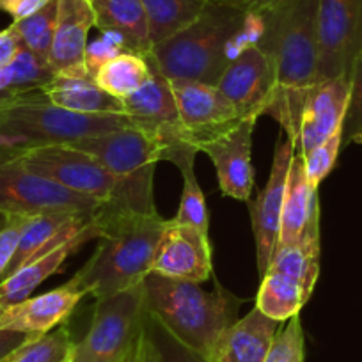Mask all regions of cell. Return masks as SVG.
<instances>
[{
    "label": "cell",
    "instance_id": "1",
    "mask_svg": "<svg viewBox=\"0 0 362 362\" xmlns=\"http://www.w3.org/2000/svg\"><path fill=\"white\" fill-rule=\"evenodd\" d=\"M257 18L256 43L276 69L270 114L297 151L298 123L308 93L318 83V0H274Z\"/></svg>",
    "mask_w": 362,
    "mask_h": 362
},
{
    "label": "cell",
    "instance_id": "2",
    "mask_svg": "<svg viewBox=\"0 0 362 362\" xmlns=\"http://www.w3.org/2000/svg\"><path fill=\"white\" fill-rule=\"evenodd\" d=\"M256 30L252 13L208 2L192 25L155 45L148 57L165 78L217 86L235 55L252 43Z\"/></svg>",
    "mask_w": 362,
    "mask_h": 362
},
{
    "label": "cell",
    "instance_id": "3",
    "mask_svg": "<svg viewBox=\"0 0 362 362\" xmlns=\"http://www.w3.org/2000/svg\"><path fill=\"white\" fill-rule=\"evenodd\" d=\"M169 222L155 214H130L102 208V235L96 252L73 279L96 300L141 284L151 272L156 249Z\"/></svg>",
    "mask_w": 362,
    "mask_h": 362
},
{
    "label": "cell",
    "instance_id": "4",
    "mask_svg": "<svg viewBox=\"0 0 362 362\" xmlns=\"http://www.w3.org/2000/svg\"><path fill=\"white\" fill-rule=\"evenodd\" d=\"M144 284L146 311L181 344L210 361L218 337L231 323L240 302L228 291L201 290L199 284L149 272Z\"/></svg>",
    "mask_w": 362,
    "mask_h": 362
},
{
    "label": "cell",
    "instance_id": "5",
    "mask_svg": "<svg viewBox=\"0 0 362 362\" xmlns=\"http://www.w3.org/2000/svg\"><path fill=\"white\" fill-rule=\"evenodd\" d=\"M127 114H80L52 103L40 89L0 96V132L13 146L71 144L130 127Z\"/></svg>",
    "mask_w": 362,
    "mask_h": 362
},
{
    "label": "cell",
    "instance_id": "6",
    "mask_svg": "<svg viewBox=\"0 0 362 362\" xmlns=\"http://www.w3.org/2000/svg\"><path fill=\"white\" fill-rule=\"evenodd\" d=\"M69 146L95 156L114 177L116 190L107 206L130 214H155L153 176L162 151L148 132L130 124Z\"/></svg>",
    "mask_w": 362,
    "mask_h": 362
},
{
    "label": "cell",
    "instance_id": "7",
    "mask_svg": "<svg viewBox=\"0 0 362 362\" xmlns=\"http://www.w3.org/2000/svg\"><path fill=\"white\" fill-rule=\"evenodd\" d=\"M318 274L320 211H316L297 242L276 249L261 277L256 308L281 323L297 316L311 298Z\"/></svg>",
    "mask_w": 362,
    "mask_h": 362
},
{
    "label": "cell",
    "instance_id": "8",
    "mask_svg": "<svg viewBox=\"0 0 362 362\" xmlns=\"http://www.w3.org/2000/svg\"><path fill=\"white\" fill-rule=\"evenodd\" d=\"M146 318L144 284L96 300L86 336L75 346L76 362H128Z\"/></svg>",
    "mask_w": 362,
    "mask_h": 362
},
{
    "label": "cell",
    "instance_id": "9",
    "mask_svg": "<svg viewBox=\"0 0 362 362\" xmlns=\"http://www.w3.org/2000/svg\"><path fill=\"white\" fill-rule=\"evenodd\" d=\"M6 151L22 165L62 189L100 203H110L116 190V181L109 170L89 153L69 144L13 146Z\"/></svg>",
    "mask_w": 362,
    "mask_h": 362
},
{
    "label": "cell",
    "instance_id": "10",
    "mask_svg": "<svg viewBox=\"0 0 362 362\" xmlns=\"http://www.w3.org/2000/svg\"><path fill=\"white\" fill-rule=\"evenodd\" d=\"M103 203L80 196L13 158L0 149V215L33 217L47 211H95Z\"/></svg>",
    "mask_w": 362,
    "mask_h": 362
},
{
    "label": "cell",
    "instance_id": "11",
    "mask_svg": "<svg viewBox=\"0 0 362 362\" xmlns=\"http://www.w3.org/2000/svg\"><path fill=\"white\" fill-rule=\"evenodd\" d=\"M362 50V0H318V82L348 76Z\"/></svg>",
    "mask_w": 362,
    "mask_h": 362
},
{
    "label": "cell",
    "instance_id": "12",
    "mask_svg": "<svg viewBox=\"0 0 362 362\" xmlns=\"http://www.w3.org/2000/svg\"><path fill=\"white\" fill-rule=\"evenodd\" d=\"M170 83L181 130L197 151L204 142L221 137L243 121L217 86L189 80H170Z\"/></svg>",
    "mask_w": 362,
    "mask_h": 362
},
{
    "label": "cell",
    "instance_id": "13",
    "mask_svg": "<svg viewBox=\"0 0 362 362\" xmlns=\"http://www.w3.org/2000/svg\"><path fill=\"white\" fill-rule=\"evenodd\" d=\"M276 69L256 43H247L229 62L217 87L242 119L268 114L276 98Z\"/></svg>",
    "mask_w": 362,
    "mask_h": 362
},
{
    "label": "cell",
    "instance_id": "14",
    "mask_svg": "<svg viewBox=\"0 0 362 362\" xmlns=\"http://www.w3.org/2000/svg\"><path fill=\"white\" fill-rule=\"evenodd\" d=\"M293 155L295 148L288 139L277 142L267 187L261 190L257 199L250 203V222H252V233L256 238L257 272L261 277L264 276V272L274 257L277 240H279L288 173H290Z\"/></svg>",
    "mask_w": 362,
    "mask_h": 362
},
{
    "label": "cell",
    "instance_id": "15",
    "mask_svg": "<svg viewBox=\"0 0 362 362\" xmlns=\"http://www.w3.org/2000/svg\"><path fill=\"white\" fill-rule=\"evenodd\" d=\"M153 274L176 281L201 284L211 276V245L208 233L170 218L151 263Z\"/></svg>",
    "mask_w": 362,
    "mask_h": 362
},
{
    "label": "cell",
    "instance_id": "16",
    "mask_svg": "<svg viewBox=\"0 0 362 362\" xmlns=\"http://www.w3.org/2000/svg\"><path fill=\"white\" fill-rule=\"evenodd\" d=\"M350 98V78L323 80L308 93L298 123L297 153L305 155L337 132H343L344 116Z\"/></svg>",
    "mask_w": 362,
    "mask_h": 362
},
{
    "label": "cell",
    "instance_id": "17",
    "mask_svg": "<svg viewBox=\"0 0 362 362\" xmlns=\"http://www.w3.org/2000/svg\"><path fill=\"white\" fill-rule=\"evenodd\" d=\"M254 127L256 119H243L238 127L199 148V153H206L217 169L222 194L233 199L249 201L252 190L254 167L250 151Z\"/></svg>",
    "mask_w": 362,
    "mask_h": 362
},
{
    "label": "cell",
    "instance_id": "18",
    "mask_svg": "<svg viewBox=\"0 0 362 362\" xmlns=\"http://www.w3.org/2000/svg\"><path fill=\"white\" fill-rule=\"evenodd\" d=\"M96 25L90 0H57V22L48 66L54 75L89 71L87 36Z\"/></svg>",
    "mask_w": 362,
    "mask_h": 362
},
{
    "label": "cell",
    "instance_id": "19",
    "mask_svg": "<svg viewBox=\"0 0 362 362\" xmlns=\"http://www.w3.org/2000/svg\"><path fill=\"white\" fill-rule=\"evenodd\" d=\"M86 291L71 277L62 286L37 297H29L6 309L0 329H13L29 334H47L57 329L75 311Z\"/></svg>",
    "mask_w": 362,
    "mask_h": 362
},
{
    "label": "cell",
    "instance_id": "20",
    "mask_svg": "<svg viewBox=\"0 0 362 362\" xmlns=\"http://www.w3.org/2000/svg\"><path fill=\"white\" fill-rule=\"evenodd\" d=\"M100 235H102V211H100V221L93 228L87 229L86 233L75 236V238L62 243V245L54 247L48 252L34 256L23 267L13 272L11 276L0 281V305L2 308H11V305L29 298L30 293L45 279H48L50 276H54L55 272L61 270L62 263L68 259L69 254L75 252L80 245H83L89 240L98 238Z\"/></svg>",
    "mask_w": 362,
    "mask_h": 362
},
{
    "label": "cell",
    "instance_id": "21",
    "mask_svg": "<svg viewBox=\"0 0 362 362\" xmlns=\"http://www.w3.org/2000/svg\"><path fill=\"white\" fill-rule=\"evenodd\" d=\"M279 325L254 308L222 332L210 362H264Z\"/></svg>",
    "mask_w": 362,
    "mask_h": 362
},
{
    "label": "cell",
    "instance_id": "22",
    "mask_svg": "<svg viewBox=\"0 0 362 362\" xmlns=\"http://www.w3.org/2000/svg\"><path fill=\"white\" fill-rule=\"evenodd\" d=\"M96 15V27L112 36L132 54L148 57L153 50L149 25L141 0H90Z\"/></svg>",
    "mask_w": 362,
    "mask_h": 362
},
{
    "label": "cell",
    "instance_id": "23",
    "mask_svg": "<svg viewBox=\"0 0 362 362\" xmlns=\"http://www.w3.org/2000/svg\"><path fill=\"white\" fill-rule=\"evenodd\" d=\"M40 90L55 105L80 114H124L123 102L96 83L90 71L54 75Z\"/></svg>",
    "mask_w": 362,
    "mask_h": 362
},
{
    "label": "cell",
    "instance_id": "24",
    "mask_svg": "<svg viewBox=\"0 0 362 362\" xmlns=\"http://www.w3.org/2000/svg\"><path fill=\"white\" fill-rule=\"evenodd\" d=\"M316 211H320L318 189L309 183L302 155L295 151L293 158H291L290 173H288L286 197H284L281 233L276 249L297 242Z\"/></svg>",
    "mask_w": 362,
    "mask_h": 362
},
{
    "label": "cell",
    "instance_id": "25",
    "mask_svg": "<svg viewBox=\"0 0 362 362\" xmlns=\"http://www.w3.org/2000/svg\"><path fill=\"white\" fill-rule=\"evenodd\" d=\"M151 69L148 59L132 52H117L116 55L96 66L95 80L114 98L124 100L148 82Z\"/></svg>",
    "mask_w": 362,
    "mask_h": 362
},
{
    "label": "cell",
    "instance_id": "26",
    "mask_svg": "<svg viewBox=\"0 0 362 362\" xmlns=\"http://www.w3.org/2000/svg\"><path fill=\"white\" fill-rule=\"evenodd\" d=\"M141 2L148 16L149 40L153 47L192 25L208 6V0H141Z\"/></svg>",
    "mask_w": 362,
    "mask_h": 362
},
{
    "label": "cell",
    "instance_id": "27",
    "mask_svg": "<svg viewBox=\"0 0 362 362\" xmlns=\"http://www.w3.org/2000/svg\"><path fill=\"white\" fill-rule=\"evenodd\" d=\"M55 22H57V0H50L45 8L27 18L13 22L11 30L18 37L20 47L47 62L50 57L52 41H54Z\"/></svg>",
    "mask_w": 362,
    "mask_h": 362
},
{
    "label": "cell",
    "instance_id": "28",
    "mask_svg": "<svg viewBox=\"0 0 362 362\" xmlns=\"http://www.w3.org/2000/svg\"><path fill=\"white\" fill-rule=\"evenodd\" d=\"M54 71L47 62L34 57L25 48H20L11 64L0 69V95H16L43 87L50 82Z\"/></svg>",
    "mask_w": 362,
    "mask_h": 362
},
{
    "label": "cell",
    "instance_id": "29",
    "mask_svg": "<svg viewBox=\"0 0 362 362\" xmlns=\"http://www.w3.org/2000/svg\"><path fill=\"white\" fill-rule=\"evenodd\" d=\"M75 346L71 330L62 323L57 329L29 341L16 351L11 362H69L75 355Z\"/></svg>",
    "mask_w": 362,
    "mask_h": 362
},
{
    "label": "cell",
    "instance_id": "30",
    "mask_svg": "<svg viewBox=\"0 0 362 362\" xmlns=\"http://www.w3.org/2000/svg\"><path fill=\"white\" fill-rule=\"evenodd\" d=\"M194 163H196V160H187L181 165H177L181 177H183V190H181L180 208H177V214L173 221L176 224L192 226L199 231L208 233L210 218H208L206 201H204V194L196 177Z\"/></svg>",
    "mask_w": 362,
    "mask_h": 362
},
{
    "label": "cell",
    "instance_id": "31",
    "mask_svg": "<svg viewBox=\"0 0 362 362\" xmlns=\"http://www.w3.org/2000/svg\"><path fill=\"white\" fill-rule=\"evenodd\" d=\"M305 337L302 322L297 316L286 320L274 336L264 362H304Z\"/></svg>",
    "mask_w": 362,
    "mask_h": 362
},
{
    "label": "cell",
    "instance_id": "32",
    "mask_svg": "<svg viewBox=\"0 0 362 362\" xmlns=\"http://www.w3.org/2000/svg\"><path fill=\"white\" fill-rule=\"evenodd\" d=\"M362 144V50L354 61L350 71V98L343 123V144Z\"/></svg>",
    "mask_w": 362,
    "mask_h": 362
},
{
    "label": "cell",
    "instance_id": "33",
    "mask_svg": "<svg viewBox=\"0 0 362 362\" xmlns=\"http://www.w3.org/2000/svg\"><path fill=\"white\" fill-rule=\"evenodd\" d=\"M341 144H343V132H337L332 137L327 139L320 146L313 148L311 151L302 155L304 160V170L309 183L318 189V185L329 176L330 170L336 165V160L339 156Z\"/></svg>",
    "mask_w": 362,
    "mask_h": 362
},
{
    "label": "cell",
    "instance_id": "34",
    "mask_svg": "<svg viewBox=\"0 0 362 362\" xmlns=\"http://www.w3.org/2000/svg\"><path fill=\"white\" fill-rule=\"evenodd\" d=\"M146 327H148L149 334L155 341V346L162 362H210L206 357L196 354L185 344H181L176 337L170 336L148 311H146Z\"/></svg>",
    "mask_w": 362,
    "mask_h": 362
},
{
    "label": "cell",
    "instance_id": "35",
    "mask_svg": "<svg viewBox=\"0 0 362 362\" xmlns=\"http://www.w3.org/2000/svg\"><path fill=\"white\" fill-rule=\"evenodd\" d=\"M4 224L0 226V279L4 277L6 270L11 264L18 249L20 236L27 224V215H2Z\"/></svg>",
    "mask_w": 362,
    "mask_h": 362
},
{
    "label": "cell",
    "instance_id": "36",
    "mask_svg": "<svg viewBox=\"0 0 362 362\" xmlns=\"http://www.w3.org/2000/svg\"><path fill=\"white\" fill-rule=\"evenodd\" d=\"M34 337H37V334L20 332V330L13 329H0V362L11 357L13 354H16L20 348L25 346Z\"/></svg>",
    "mask_w": 362,
    "mask_h": 362
},
{
    "label": "cell",
    "instance_id": "37",
    "mask_svg": "<svg viewBox=\"0 0 362 362\" xmlns=\"http://www.w3.org/2000/svg\"><path fill=\"white\" fill-rule=\"evenodd\" d=\"M50 0H0V11L13 16L15 22L27 18L40 11Z\"/></svg>",
    "mask_w": 362,
    "mask_h": 362
},
{
    "label": "cell",
    "instance_id": "38",
    "mask_svg": "<svg viewBox=\"0 0 362 362\" xmlns=\"http://www.w3.org/2000/svg\"><path fill=\"white\" fill-rule=\"evenodd\" d=\"M130 362H162L160 361L158 350L155 346V341H153L151 334H149L148 327H146V318L144 325H142V332L139 336L137 344H135L134 354H132Z\"/></svg>",
    "mask_w": 362,
    "mask_h": 362
},
{
    "label": "cell",
    "instance_id": "39",
    "mask_svg": "<svg viewBox=\"0 0 362 362\" xmlns=\"http://www.w3.org/2000/svg\"><path fill=\"white\" fill-rule=\"evenodd\" d=\"M20 41L11 30V27L0 30V69L11 64L13 59L18 55L20 52Z\"/></svg>",
    "mask_w": 362,
    "mask_h": 362
},
{
    "label": "cell",
    "instance_id": "40",
    "mask_svg": "<svg viewBox=\"0 0 362 362\" xmlns=\"http://www.w3.org/2000/svg\"><path fill=\"white\" fill-rule=\"evenodd\" d=\"M210 4L228 6V8L240 9L245 13H257L270 2V0H208Z\"/></svg>",
    "mask_w": 362,
    "mask_h": 362
},
{
    "label": "cell",
    "instance_id": "41",
    "mask_svg": "<svg viewBox=\"0 0 362 362\" xmlns=\"http://www.w3.org/2000/svg\"><path fill=\"white\" fill-rule=\"evenodd\" d=\"M6 148H9V142L6 141V137L2 135V132H0V149H6Z\"/></svg>",
    "mask_w": 362,
    "mask_h": 362
},
{
    "label": "cell",
    "instance_id": "42",
    "mask_svg": "<svg viewBox=\"0 0 362 362\" xmlns=\"http://www.w3.org/2000/svg\"><path fill=\"white\" fill-rule=\"evenodd\" d=\"M6 309H8V308H2V305H0V327H2V320H4Z\"/></svg>",
    "mask_w": 362,
    "mask_h": 362
},
{
    "label": "cell",
    "instance_id": "43",
    "mask_svg": "<svg viewBox=\"0 0 362 362\" xmlns=\"http://www.w3.org/2000/svg\"><path fill=\"white\" fill-rule=\"evenodd\" d=\"M13 357H15V354H13L11 357H8V358H6V361H2V362H11V361H13Z\"/></svg>",
    "mask_w": 362,
    "mask_h": 362
},
{
    "label": "cell",
    "instance_id": "44",
    "mask_svg": "<svg viewBox=\"0 0 362 362\" xmlns=\"http://www.w3.org/2000/svg\"><path fill=\"white\" fill-rule=\"evenodd\" d=\"M69 362H76V361H75V358H71V361H69Z\"/></svg>",
    "mask_w": 362,
    "mask_h": 362
},
{
    "label": "cell",
    "instance_id": "45",
    "mask_svg": "<svg viewBox=\"0 0 362 362\" xmlns=\"http://www.w3.org/2000/svg\"><path fill=\"white\" fill-rule=\"evenodd\" d=\"M270 2H274V0H270ZM270 2H268V4H270ZM268 4H267V6H268Z\"/></svg>",
    "mask_w": 362,
    "mask_h": 362
},
{
    "label": "cell",
    "instance_id": "46",
    "mask_svg": "<svg viewBox=\"0 0 362 362\" xmlns=\"http://www.w3.org/2000/svg\"><path fill=\"white\" fill-rule=\"evenodd\" d=\"M130 358H132V357H130ZM128 362H130V361H128Z\"/></svg>",
    "mask_w": 362,
    "mask_h": 362
},
{
    "label": "cell",
    "instance_id": "47",
    "mask_svg": "<svg viewBox=\"0 0 362 362\" xmlns=\"http://www.w3.org/2000/svg\"><path fill=\"white\" fill-rule=\"evenodd\" d=\"M0 96H2V95H0Z\"/></svg>",
    "mask_w": 362,
    "mask_h": 362
}]
</instances>
